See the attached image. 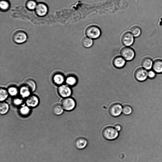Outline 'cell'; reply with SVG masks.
Here are the masks:
<instances>
[{
  "label": "cell",
  "instance_id": "6da1fadb",
  "mask_svg": "<svg viewBox=\"0 0 162 162\" xmlns=\"http://www.w3.org/2000/svg\"><path fill=\"white\" fill-rule=\"evenodd\" d=\"M85 33L87 37L92 39H97L101 35V32L98 27L95 25L89 26L87 28Z\"/></svg>",
  "mask_w": 162,
  "mask_h": 162
},
{
  "label": "cell",
  "instance_id": "7a4b0ae2",
  "mask_svg": "<svg viewBox=\"0 0 162 162\" xmlns=\"http://www.w3.org/2000/svg\"><path fill=\"white\" fill-rule=\"evenodd\" d=\"M104 137L108 140H113L119 136V133L114 128L108 127L105 128L102 132Z\"/></svg>",
  "mask_w": 162,
  "mask_h": 162
},
{
  "label": "cell",
  "instance_id": "3957f363",
  "mask_svg": "<svg viewBox=\"0 0 162 162\" xmlns=\"http://www.w3.org/2000/svg\"><path fill=\"white\" fill-rule=\"evenodd\" d=\"M120 54L126 61H129L133 60L135 56L134 49L129 47H125L122 48Z\"/></svg>",
  "mask_w": 162,
  "mask_h": 162
},
{
  "label": "cell",
  "instance_id": "277c9868",
  "mask_svg": "<svg viewBox=\"0 0 162 162\" xmlns=\"http://www.w3.org/2000/svg\"><path fill=\"white\" fill-rule=\"evenodd\" d=\"M61 104L64 110L70 111L74 109L76 106V102L73 98L69 97L63 99L61 101Z\"/></svg>",
  "mask_w": 162,
  "mask_h": 162
},
{
  "label": "cell",
  "instance_id": "5b68a950",
  "mask_svg": "<svg viewBox=\"0 0 162 162\" xmlns=\"http://www.w3.org/2000/svg\"><path fill=\"white\" fill-rule=\"evenodd\" d=\"M148 73L147 70L144 68H139L135 72L134 77L139 82H144L148 78Z\"/></svg>",
  "mask_w": 162,
  "mask_h": 162
},
{
  "label": "cell",
  "instance_id": "8992f818",
  "mask_svg": "<svg viewBox=\"0 0 162 162\" xmlns=\"http://www.w3.org/2000/svg\"><path fill=\"white\" fill-rule=\"evenodd\" d=\"M26 34L22 31H18L15 33L13 36L12 39L14 42L17 44H21L27 40Z\"/></svg>",
  "mask_w": 162,
  "mask_h": 162
},
{
  "label": "cell",
  "instance_id": "52a82bcc",
  "mask_svg": "<svg viewBox=\"0 0 162 162\" xmlns=\"http://www.w3.org/2000/svg\"><path fill=\"white\" fill-rule=\"evenodd\" d=\"M59 95L64 98L70 97L72 94V90L70 87L67 85H62L58 89Z\"/></svg>",
  "mask_w": 162,
  "mask_h": 162
},
{
  "label": "cell",
  "instance_id": "ba28073f",
  "mask_svg": "<svg viewBox=\"0 0 162 162\" xmlns=\"http://www.w3.org/2000/svg\"><path fill=\"white\" fill-rule=\"evenodd\" d=\"M134 36L130 32H126L122 36L121 41L123 45L126 47H129L133 44L134 42Z\"/></svg>",
  "mask_w": 162,
  "mask_h": 162
},
{
  "label": "cell",
  "instance_id": "9c48e42d",
  "mask_svg": "<svg viewBox=\"0 0 162 162\" xmlns=\"http://www.w3.org/2000/svg\"><path fill=\"white\" fill-rule=\"evenodd\" d=\"M123 107L118 103L112 104L110 107L109 112L110 114L114 117H118L121 115L122 112Z\"/></svg>",
  "mask_w": 162,
  "mask_h": 162
},
{
  "label": "cell",
  "instance_id": "30bf717a",
  "mask_svg": "<svg viewBox=\"0 0 162 162\" xmlns=\"http://www.w3.org/2000/svg\"><path fill=\"white\" fill-rule=\"evenodd\" d=\"M39 103V98L34 95H31L26 98L25 100L26 105L31 108L37 107Z\"/></svg>",
  "mask_w": 162,
  "mask_h": 162
},
{
  "label": "cell",
  "instance_id": "8fae6325",
  "mask_svg": "<svg viewBox=\"0 0 162 162\" xmlns=\"http://www.w3.org/2000/svg\"><path fill=\"white\" fill-rule=\"evenodd\" d=\"M126 63V60L121 56L116 57L113 61L114 66L118 68H123L125 66Z\"/></svg>",
  "mask_w": 162,
  "mask_h": 162
},
{
  "label": "cell",
  "instance_id": "7c38bea8",
  "mask_svg": "<svg viewBox=\"0 0 162 162\" xmlns=\"http://www.w3.org/2000/svg\"><path fill=\"white\" fill-rule=\"evenodd\" d=\"M153 62L150 58L145 57L142 60L141 64L144 68L146 70H150L152 68Z\"/></svg>",
  "mask_w": 162,
  "mask_h": 162
},
{
  "label": "cell",
  "instance_id": "4fadbf2b",
  "mask_svg": "<svg viewBox=\"0 0 162 162\" xmlns=\"http://www.w3.org/2000/svg\"><path fill=\"white\" fill-rule=\"evenodd\" d=\"M18 112L21 116L23 117H28L31 113V108L26 105H23L20 107Z\"/></svg>",
  "mask_w": 162,
  "mask_h": 162
},
{
  "label": "cell",
  "instance_id": "5bb4252c",
  "mask_svg": "<svg viewBox=\"0 0 162 162\" xmlns=\"http://www.w3.org/2000/svg\"><path fill=\"white\" fill-rule=\"evenodd\" d=\"M63 110L61 104L58 103L53 105L51 108L52 113L56 115H61L63 113Z\"/></svg>",
  "mask_w": 162,
  "mask_h": 162
},
{
  "label": "cell",
  "instance_id": "9a60e30c",
  "mask_svg": "<svg viewBox=\"0 0 162 162\" xmlns=\"http://www.w3.org/2000/svg\"><path fill=\"white\" fill-rule=\"evenodd\" d=\"M78 82V78L76 76L73 75H71L68 76L66 79V82L67 85L70 87L75 86Z\"/></svg>",
  "mask_w": 162,
  "mask_h": 162
},
{
  "label": "cell",
  "instance_id": "2e32d148",
  "mask_svg": "<svg viewBox=\"0 0 162 162\" xmlns=\"http://www.w3.org/2000/svg\"><path fill=\"white\" fill-rule=\"evenodd\" d=\"M87 144V141L83 138H78L74 142V145L76 147L79 149H82L85 148Z\"/></svg>",
  "mask_w": 162,
  "mask_h": 162
},
{
  "label": "cell",
  "instance_id": "e0dca14e",
  "mask_svg": "<svg viewBox=\"0 0 162 162\" xmlns=\"http://www.w3.org/2000/svg\"><path fill=\"white\" fill-rule=\"evenodd\" d=\"M54 83L59 85H62L65 80L64 75L61 73H57L54 75L53 77Z\"/></svg>",
  "mask_w": 162,
  "mask_h": 162
},
{
  "label": "cell",
  "instance_id": "ac0fdd59",
  "mask_svg": "<svg viewBox=\"0 0 162 162\" xmlns=\"http://www.w3.org/2000/svg\"><path fill=\"white\" fill-rule=\"evenodd\" d=\"M152 68L156 73H162V60L157 59L153 62Z\"/></svg>",
  "mask_w": 162,
  "mask_h": 162
},
{
  "label": "cell",
  "instance_id": "d6986e66",
  "mask_svg": "<svg viewBox=\"0 0 162 162\" xmlns=\"http://www.w3.org/2000/svg\"><path fill=\"white\" fill-rule=\"evenodd\" d=\"M31 92L29 89L24 85L22 86L19 90V93L22 98H27L28 97L31 95Z\"/></svg>",
  "mask_w": 162,
  "mask_h": 162
},
{
  "label": "cell",
  "instance_id": "ffe728a7",
  "mask_svg": "<svg viewBox=\"0 0 162 162\" xmlns=\"http://www.w3.org/2000/svg\"><path fill=\"white\" fill-rule=\"evenodd\" d=\"M48 8L45 5L41 4L37 6L36 8L37 13L39 16H43L45 15L48 12Z\"/></svg>",
  "mask_w": 162,
  "mask_h": 162
},
{
  "label": "cell",
  "instance_id": "44dd1931",
  "mask_svg": "<svg viewBox=\"0 0 162 162\" xmlns=\"http://www.w3.org/2000/svg\"><path fill=\"white\" fill-rule=\"evenodd\" d=\"M24 85L28 87L31 92L34 91L36 89V84L35 81L32 79H26L24 83Z\"/></svg>",
  "mask_w": 162,
  "mask_h": 162
},
{
  "label": "cell",
  "instance_id": "7402d4cb",
  "mask_svg": "<svg viewBox=\"0 0 162 162\" xmlns=\"http://www.w3.org/2000/svg\"><path fill=\"white\" fill-rule=\"evenodd\" d=\"M9 110V106L8 104L6 102H2L0 103V114L4 115L6 114Z\"/></svg>",
  "mask_w": 162,
  "mask_h": 162
},
{
  "label": "cell",
  "instance_id": "603a6c76",
  "mask_svg": "<svg viewBox=\"0 0 162 162\" xmlns=\"http://www.w3.org/2000/svg\"><path fill=\"white\" fill-rule=\"evenodd\" d=\"M130 33L134 37L140 36L141 33V30L139 26L137 25L133 26L130 30Z\"/></svg>",
  "mask_w": 162,
  "mask_h": 162
},
{
  "label": "cell",
  "instance_id": "cb8c5ba5",
  "mask_svg": "<svg viewBox=\"0 0 162 162\" xmlns=\"http://www.w3.org/2000/svg\"><path fill=\"white\" fill-rule=\"evenodd\" d=\"M93 43L94 42L93 39L88 37H84L82 41V45L86 48H89L91 47L93 45Z\"/></svg>",
  "mask_w": 162,
  "mask_h": 162
},
{
  "label": "cell",
  "instance_id": "d4e9b609",
  "mask_svg": "<svg viewBox=\"0 0 162 162\" xmlns=\"http://www.w3.org/2000/svg\"><path fill=\"white\" fill-rule=\"evenodd\" d=\"M9 95L8 90L4 88H1L0 90V101L1 102H4L6 100Z\"/></svg>",
  "mask_w": 162,
  "mask_h": 162
},
{
  "label": "cell",
  "instance_id": "484cf974",
  "mask_svg": "<svg viewBox=\"0 0 162 162\" xmlns=\"http://www.w3.org/2000/svg\"><path fill=\"white\" fill-rule=\"evenodd\" d=\"M24 101L22 98L16 97L13 99L12 103L16 107H21L23 105Z\"/></svg>",
  "mask_w": 162,
  "mask_h": 162
},
{
  "label": "cell",
  "instance_id": "4316f807",
  "mask_svg": "<svg viewBox=\"0 0 162 162\" xmlns=\"http://www.w3.org/2000/svg\"><path fill=\"white\" fill-rule=\"evenodd\" d=\"M8 91L9 95L12 97L16 96L19 92V90L17 88L13 86L9 87Z\"/></svg>",
  "mask_w": 162,
  "mask_h": 162
},
{
  "label": "cell",
  "instance_id": "83f0119b",
  "mask_svg": "<svg viewBox=\"0 0 162 162\" xmlns=\"http://www.w3.org/2000/svg\"><path fill=\"white\" fill-rule=\"evenodd\" d=\"M132 112L131 107L128 105H125L123 108L122 113L125 115L130 114Z\"/></svg>",
  "mask_w": 162,
  "mask_h": 162
},
{
  "label": "cell",
  "instance_id": "f1b7e54d",
  "mask_svg": "<svg viewBox=\"0 0 162 162\" xmlns=\"http://www.w3.org/2000/svg\"><path fill=\"white\" fill-rule=\"evenodd\" d=\"M0 6H1V8L3 10H6L8 8L9 5L7 2L2 1L0 3Z\"/></svg>",
  "mask_w": 162,
  "mask_h": 162
},
{
  "label": "cell",
  "instance_id": "f546056e",
  "mask_svg": "<svg viewBox=\"0 0 162 162\" xmlns=\"http://www.w3.org/2000/svg\"><path fill=\"white\" fill-rule=\"evenodd\" d=\"M28 8L30 10H33L36 8V3L34 1H31L29 2L28 4Z\"/></svg>",
  "mask_w": 162,
  "mask_h": 162
},
{
  "label": "cell",
  "instance_id": "4dcf8cb0",
  "mask_svg": "<svg viewBox=\"0 0 162 162\" xmlns=\"http://www.w3.org/2000/svg\"><path fill=\"white\" fill-rule=\"evenodd\" d=\"M156 73L153 70H149L148 73V78L150 79L154 78L156 76Z\"/></svg>",
  "mask_w": 162,
  "mask_h": 162
},
{
  "label": "cell",
  "instance_id": "1f68e13d",
  "mask_svg": "<svg viewBox=\"0 0 162 162\" xmlns=\"http://www.w3.org/2000/svg\"><path fill=\"white\" fill-rule=\"evenodd\" d=\"M115 129L118 131H119L121 129V127L120 125H116L115 126L114 128Z\"/></svg>",
  "mask_w": 162,
  "mask_h": 162
}]
</instances>
